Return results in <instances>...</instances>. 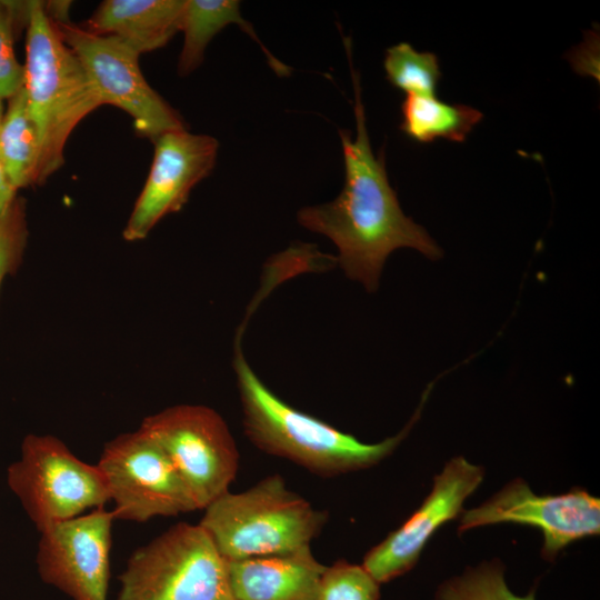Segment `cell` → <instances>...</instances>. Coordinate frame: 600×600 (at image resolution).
<instances>
[{"label":"cell","mask_w":600,"mask_h":600,"mask_svg":"<svg viewBox=\"0 0 600 600\" xmlns=\"http://www.w3.org/2000/svg\"><path fill=\"white\" fill-rule=\"evenodd\" d=\"M354 91L357 133L339 130L344 184L330 202L302 208L299 223L329 238L338 249V262L352 280L368 291H376L389 254L399 248H412L429 259L441 257V250L424 228L407 217L390 186L383 150L372 152L366 121L358 72L351 61L350 41L346 40Z\"/></svg>","instance_id":"cell-1"},{"label":"cell","mask_w":600,"mask_h":600,"mask_svg":"<svg viewBox=\"0 0 600 600\" xmlns=\"http://www.w3.org/2000/svg\"><path fill=\"white\" fill-rule=\"evenodd\" d=\"M233 368L249 440L260 450L321 477L378 464L396 450L420 413L419 409L400 433L377 443H366L277 397L250 368L238 344Z\"/></svg>","instance_id":"cell-2"},{"label":"cell","mask_w":600,"mask_h":600,"mask_svg":"<svg viewBox=\"0 0 600 600\" xmlns=\"http://www.w3.org/2000/svg\"><path fill=\"white\" fill-rule=\"evenodd\" d=\"M23 67V88L39 141L37 184H41L62 167L73 129L102 102L42 1H29Z\"/></svg>","instance_id":"cell-3"},{"label":"cell","mask_w":600,"mask_h":600,"mask_svg":"<svg viewBox=\"0 0 600 600\" xmlns=\"http://www.w3.org/2000/svg\"><path fill=\"white\" fill-rule=\"evenodd\" d=\"M199 524L224 560L280 554L310 546L328 513L271 474L241 492L218 497Z\"/></svg>","instance_id":"cell-4"},{"label":"cell","mask_w":600,"mask_h":600,"mask_svg":"<svg viewBox=\"0 0 600 600\" xmlns=\"http://www.w3.org/2000/svg\"><path fill=\"white\" fill-rule=\"evenodd\" d=\"M117 600H234L227 561L199 524L180 522L137 549Z\"/></svg>","instance_id":"cell-5"},{"label":"cell","mask_w":600,"mask_h":600,"mask_svg":"<svg viewBox=\"0 0 600 600\" xmlns=\"http://www.w3.org/2000/svg\"><path fill=\"white\" fill-rule=\"evenodd\" d=\"M7 482L39 532L110 501L98 466L79 459L51 434L24 437Z\"/></svg>","instance_id":"cell-6"},{"label":"cell","mask_w":600,"mask_h":600,"mask_svg":"<svg viewBox=\"0 0 600 600\" xmlns=\"http://www.w3.org/2000/svg\"><path fill=\"white\" fill-rule=\"evenodd\" d=\"M139 429L164 451L199 509L229 491L240 457L229 427L216 410L172 406L146 417Z\"/></svg>","instance_id":"cell-7"},{"label":"cell","mask_w":600,"mask_h":600,"mask_svg":"<svg viewBox=\"0 0 600 600\" xmlns=\"http://www.w3.org/2000/svg\"><path fill=\"white\" fill-rule=\"evenodd\" d=\"M97 466L114 503L116 519L144 522L199 510L171 460L140 429L107 442Z\"/></svg>","instance_id":"cell-8"},{"label":"cell","mask_w":600,"mask_h":600,"mask_svg":"<svg viewBox=\"0 0 600 600\" xmlns=\"http://www.w3.org/2000/svg\"><path fill=\"white\" fill-rule=\"evenodd\" d=\"M53 22L83 66L102 104L127 112L140 137L153 141L164 132L186 129L178 111L144 79L137 51L114 36L93 33L70 20Z\"/></svg>","instance_id":"cell-9"},{"label":"cell","mask_w":600,"mask_h":600,"mask_svg":"<svg viewBox=\"0 0 600 600\" xmlns=\"http://www.w3.org/2000/svg\"><path fill=\"white\" fill-rule=\"evenodd\" d=\"M499 523L538 528L543 534L541 556L553 561L570 543L599 534L600 499L578 487L561 494L538 496L518 478L479 507L462 511L458 530Z\"/></svg>","instance_id":"cell-10"},{"label":"cell","mask_w":600,"mask_h":600,"mask_svg":"<svg viewBox=\"0 0 600 600\" xmlns=\"http://www.w3.org/2000/svg\"><path fill=\"white\" fill-rule=\"evenodd\" d=\"M114 520L101 507L40 531V578L72 600H107Z\"/></svg>","instance_id":"cell-11"},{"label":"cell","mask_w":600,"mask_h":600,"mask_svg":"<svg viewBox=\"0 0 600 600\" xmlns=\"http://www.w3.org/2000/svg\"><path fill=\"white\" fill-rule=\"evenodd\" d=\"M152 142V164L122 232L127 241L144 239L163 217L181 210L191 190L211 173L219 150L216 138L187 129L164 132Z\"/></svg>","instance_id":"cell-12"},{"label":"cell","mask_w":600,"mask_h":600,"mask_svg":"<svg viewBox=\"0 0 600 600\" xmlns=\"http://www.w3.org/2000/svg\"><path fill=\"white\" fill-rule=\"evenodd\" d=\"M483 477L484 469L463 457L448 461L434 477L432 490L421 506L370 549L361 566L380 584L410 571L433 533L462 513L466 499L476 491Z\"/></svg>","instance_id":"cell-13"},{"label":"cell","mask_w":600,"mask_h":600,"mask_svg":"<svg viewBox=\"0 0 600 600\" xmlns=\"http://www.w3.org/2000/svg\"><path fill=\"white\" fill-rule=\"evenodd\" d=\"M324 569L310 546L227 561L234 600H319Z\"/></svg>","instance_id":"cell-14"},{"label":"cell","mask_w":600,"mask_h":600,"mask_svg":"<svg viewBox=\"0 0 600 600\" xmlns=\"http://www.w3.org/2000/svg\"><path fill=\"white\" fill-rule=\"evenodd\" d=\"M184 0H106L84 29L114 36L139 54L164 47L180 31Z\"/></svg>","instance_id":"cell-15"},{"label":"cell","mask_w":600,"mask_h":600,"mask_svg":"<svg viewBox=\"0 0 600 600\" xmlns=\"http://www.w3.org/2000/svg\"><path fill=\"white\" fill-rule=\"evenodd\" d=\"M231 23L238 24L243 32L257 41L277 74H289V68L266 49L251 24L242 18L239 1L184 0L180 24L184 40L178 61L179 76L186 77L200 67L208 43L218 32Z\"/></svg>","instance_id":"cell-16"},{"label":"cell","mask_w":600,"mask_h":600,"mask_svg":"<svg viewBox=\"0 0 600 600\" xmlns=\"http://www.w3.org/2000/svg\"><path fill=\"white\" fill-rule=\"evenodd\" d=\"M400 129L410 139L428 143L438 139L463 142L483 118L478 109L447 103L437 96L407 94L401 104Z\"/></svg>","instance_id":"cell-17"},{"label":"cell","mask_w":600,"mask_h":600,"mask_svg":"<svg viewBox=\"0 0 600 600\" xmlns=\"http://www.w3.org/2000/svg\"><path fill=\"white\" fill-rule=\"evenodd\" d=\"M9 100L0 124V160L12 186L37 184L39 141L22 87Z\"/></svg>","instance_id":"cell-18"},{"label":"cell","mask_w":600,"mask_h":600,"mask_svg":"<svg viewBox=\"0 0 600 600\" xmlns=\"http://www.w3.org/2000/svg\"><path fill=\"white\" fill-rule=\"evenodd\" d=\"M383 67L388 81L407 94L436 96L441 71L434 53L400 42L387 50Z\"/></svg>","instance_id":"cell-19"},{"label":"cell","mask_w":600,"mask_h":600,"mask_svg":"<svg viewBox=\"0 0 600 600\" xmlns=\"http://www.w3.org/2000/svg\"><path fill=\"white\" fill-rule=\"evenodd\" d=\"M502 563L494 559L467 569L460 577L444 581L434 600H536L534 590L527 596L514 594L507 586Z\"/></svg>","instance_id":"cell-20"},{"label":"cell","mask_w":600,"mask_h":600,"mask_svg":"<svg viewBox=\"0 0 600 600\" xmlns=\"http://www.w3.org/2000/svg\"><path fill=\"white\" fill-rule=\"evenodd\" d=\"M29 1L0 0V96L10 99L24 83V67L14 52V26L28 21Z\"/></svg>","instance_id":"cell-21"},{"label":"cell","mask_w":600,"mask_h":600,"mask_svg":"<svg viewBox=\"0 0 600 600\" xmlns=\"http://www.w3.org/2000/svg\"><path fill=\"white\" fill-rule=\"evenodd\" d=\"M380 583L359 564L344 559L326 567L319 600H379Z\"/></svg>","instance_id":"cell-22"},{"label":"cell","mask_w":600,"mask_h":600,"mask_svg":"<svg viewBox=\"0 0 600 600\" xmlns=\"http://www.w3.org/2000/svg\"><path fill=\"white\" fill-rule=\"evenodd\" d=\"M27 239L24 200L17 197L0 218V288L4 278L14 273L19 268Z\"/></svg>","instance_id":"cell-23"},{"label":"cell","mask_w":600,"mask_h":600,"mask_svg":"<svg viewBox=\"0 0 600 600\" xmlns=\"http://www.w3.org/2000/svg\"><path fill=\"white\" fill-rule=\"evenodd\" d=\"M17 189L12 186L0 160V218L7 212L17 198Z\"/></svg>","instance_id":"cell-24"},{"label":"cell","mask_w":600,"mask_h":600,"mask_svg":"<svg viewBox=\"0 0 600 600\" xmlns=\"http://www.w3.org/2000/svg\"><path fill=\"white\" fill-rule=\"evenodd\" d=\"M2 100H3V98L0 96V124H1L2 119H3V116H4V110H3V103H2Z\"/></svg>","instance_id":"cell-25"}]
</instances>
